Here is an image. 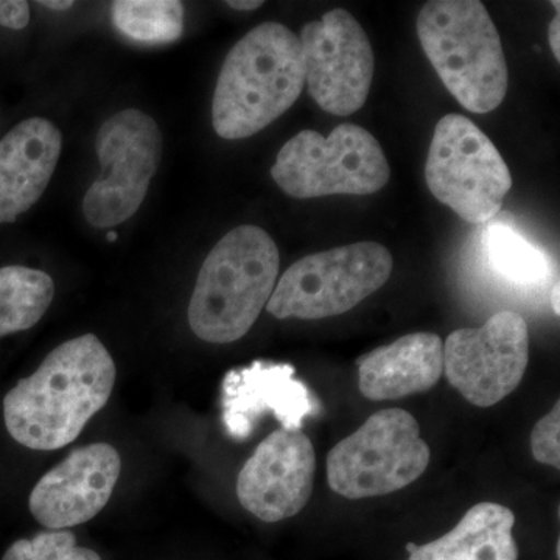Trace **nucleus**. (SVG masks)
<instances>
[{
  "instance_id": "nucleus-1",
  "label": "nucleus",
  "mask_w": 560,
  "mask_h": 560,
  "mask_svg": "<svg viewBox=\"0 0 560 560\" xmlns=\"http://www.w3.org/2000/svg\"><path fill=\"white\" fill-rule=\"evenodd\" d=\"M116 377V363L95 335L62 342L3 399L10 436L32 451L66 447L108 404Z\"/></svg>"
},
{
  "instance_id": "nucleus-2",
  "label": "nucleus",
  "mask_w": 560,
  "mask_h": 560,
  "mask_svg": "<svg viewBox=\"0 0 560 560\" xmlns=\"http://www.w3.org/2000/svg\"><path fill=\"white\" fill-rule=\"evenodd\" d=\"M300 36L279 22H264L228 54L212 102L213 130L246 139L285 114L304 91Z\"/></svg>"
},
{
  "instance_id": "nucleus-3",
  "label": "nucleus",
  "mask_w": 560,
  "mask_h": 560,
  "mask_svg": "<svg viewBox=\"0 0 560 560\" xmlns=\"http://www.w3.org/2000/svg\"><path fill=\"white\" fill-rule=\"evenodd\" d=\"M279 249L267 231L238 226L206 257L189 302L190 329L202 341L241 340L278 283Z\"/></svg>"
},
{
  "instance_id": "nucleus-4",
  "label": "nucleus",
  "mask_w": 560,
  "mask_h": 560,
  "mask_svg": "<svg viewBox=\"0 0 560 560\" xmlns=\"http://www.w3.org/2000/svg\"><path fill=\"white\" fill-rule=\"evenodd\" d=\"M420 46L453 97L488 114L508 92V65L488 10L478 0H431L419 11Z\"/></svg>"
},
{
  "instance_id": "nucleus-5",
  "label": "nucleus",
  "mask_w": 560,
  "mask_h": 560,
  "mask_svg": "<svg viewBox=\"0 0 560 560\" xmlns=\"http://www.w3.org/2000/svg\"><path fill=\"white\" fill-rule=\"evenodd\" d=\"M271 176L290 197L308 200L375 194L388 184L390 168L370 131L342 124L329 138L312 130L294 136L279 151Z\"/></svg>"
},
{
  "instance_id": "nucleus-6",
  "label": "nucleus",
  "mask_w": 560,
  "mask_h": 560,
  "mask_svg": "<svg viewBox=\"0 0 560 560\" xmlns=\"http://www.w3.org/2000/svg\"><path fill=\"white\" fill-rule=\"evenodd\" d=\"M388 248L352 243L291 265L276 283L267 311L278 319H324L352 311L381 290L393 272Z\"/></svg>"
},
{
  "instance_id": "nucleus-7",
  "label": "nucleus",
  "mask_w": 560,
  "mask_h": 560,
  "mask_svg": "<svg viewBox=\"0 0 560 560\" xmlns=\"http://www.w3.org/2000/svg\"><path fill=\"white\" fill-rule=\"evenodd\" d=\"M430 448L418 420L400 408L375 412L355 433L331 448L327 480L349 500L388 495L427 470Z\"/></svg>"
},
{
  "instance_id": "nucleus-8",
  "label": "nucleus",
  "mask_w": 560,
  "mask_h": 560,
  "mask_svg": "<svg viewBox=\"0 0 560 560\" xmlns=\"http://www.w3.org/2000/svg\"><path fill=\"white\" fill-rule=\"evenodd\" d=\"M425 178L438 201L474 224L495 219L512 187L510 168L492 140L459 114L438 121Z\"/></svg>"
},
{
  "instance_id": "nucleus-9",
  "label": "nucleus",
  "mask_w": 560,
  "mask_h": 560,
  "mask_svg": "<svg viewBox=\"0 0 560 560\" xmlns=\"http://www.w3.org/2000/svg\"><path fill=\"white\" fill-rule=\"evenodd\" d=\"M102 175L84 195L88 223L109 230L131 219L145 200L162 158L156 120L142 110H120L102 125L95 138Z\"/></svg>"
},
{
  "instance_id": "nucleus-10",
  "label": "nucleus",
  "mask_w": 560,
  "mask_h": 560,
  "mask_svg": "<svg viewBox=\"0 0 560 560\" xmlns=\"http://www.w3.org/2000/svg\"><path fill=\"white\" fill-rule=\"evenodd\" d=\"M528 361V324L515 312L497 313L478 329L453 331L444 342L447 381L475 407H492L510 396Z\"/></svg>"
},
{
  "instance_id": "nucleus-11",
  "label": "nucleus",
  "mask_w": 560,
  "mask_h": 560,
  "mask_svg": "<svg viewBox=\"0 0 560 560\" xmlns=\"http://www.w3.org/2000/svg\"><path fill=\"white\" fill-rule=\"evenodd\" d=\"M300 40L313 101L334 116L361 109L370 95L375 57L360 22L335 9L305 24Z\"/></svg>"
},
{
  "instance_id": "nucleus-12",
  "label": "nucleus",
  "mask_w": 560,
  "mask_h": 560,
  "mask_svg": "<svg viewBox=\"0 0 560 560\" xmlns=\"http://www.w3.org/2000/svg\"><path fill=\"white\" fill-rule=\"evenodd\" d=\"M315 471L312 441L302 431H275L238 474V500L260 521H285L307 506Z\"/></svg>"
},
{
  "instance_id": "nucleus-13",
  "label": "nucleus",
  "mask_w": 560,
  "mask_h": 560,
  "mask_svg": "<svg viewBox=\"0 0 560 560\" xmlns=\"http://www.w3.org/2000/svg\"><path fill=\"white\" fill-rule=\"evenodd\" d=\"M120 470L113 445L97 442L77 448L36 482L28 500L33 517L51 530L90 522L108 504Z\"/></svg>"
},
{
  "instance_id": "nucleus-14",
  "label": "nucleus",
  "mask_w": 560,
  "mask_h": 560,
  "mask_svg": "<svg viewBox=\"0 0 560 560\" xmlns=\"http://www.w3.org/2000/svg\"><path fill=\"white\" fill-rule=\"evenodd\" d=\"M291 364L254 361L228 372L221 385V407L228 434L248 440L264 415L271 412L283 430L301 431L305 419L316 415L315 397L298 378Z\"/></svg>"
},
{
  "instance_id": "nucleus-15",
  "label": "nucleus",
  "mask_w": 560,
  "mask_h": 560,
  "mask_svg": "<svg viewBox=\"0 0 560 560\" xmlns=\"http://www.w3.org/2000/svg\"><path fill=\"white\" fill-rule=\"evenodd\" d=\"M61 149V131L43 117L22 120L0 140V224L13 223L38 202Z\"/></svg>"
},
{
  "instance_id": "nucleus-16",
  "label": "nucleus",
  "mask_w": 560,
  "mask_h": 560,
  "mask_svg": "<svg viewBox=\"0 0 560 560\" xmlns=\"http://www.w3.org/2000/svg\"><path fill=\"white\" fill-rule=\"evenodd\" d=\"M444 372L440 335L419 331L372 350L359 360V386L366 399L396 400L425 393Z\"/></svg>"
},
{
  "instance_id": "nucleus-17",
  "label": "nucleus",
  "mask_w": 560,
  "mask_h": 560,
  "mask_svg": "<svg viewBox=\"0 0 560 560\" xmlns=\"http://www.w3.org/2000/svg\"><path fill=\"white\" fill-rule=\"evenodd\" d=\"M514 525L510 508L475 504L451 533L416 547L408 560H517Z\"/></svg>"
},
{
  "instance_id": "nucleus-18",
  "label": "nucleus",
  "mask_w": 560,
  "mask_h": 560,
  "mask_svg": "<svg viewBox=\"0 0 560 560\" xmlns=\"http://www.w3.org/2000/svg\"><path fill=\"white\" fill-rule=\"evenodd\" d=\"M54 296V279L47 272L27 267L0 268V337L36 326Z\"/></svg>"
},
{
  "instance_id": "nucleus-19",
  "label": "nucleus",
  "mask_w": 560,
  "mask_h": 560,
  "mask_svg": "<svg viewBox=\"0 0 560 560\" xmlns=\"http://www.w3.org/2000/svg\"><path fill=\"white\" fill-rule=\"evenodd\" d=\"M489 264L501 278L518 285H536L548 276V260L508 221L490 223L485 234Z\"/></svg>"
},
{
  "instance_id": "nucleus-20",
  "label": "nucleus",
  "mask_w": 560,
  "mask_h": 560,
  "mask_svg": "<svg viewBox=\"0 0 560 560\" xmlns=\"http://www.w3.org/2000/svg\"><path fill=\"white\" fill-rule=\"evenodd\" d=\"M113 22L138 43H173L183 33L184 7L176 0H120L113 3Z\"/></svg>"
},
{
  "instance_id": "nucleus-21",
  "label": "nucleus",
  "mask_w": 560,
  "mask_h": 560,
  "mask_svg": "<svg viewBox=\"0 0 560 560\" xmlns=\"http://www.w3.org/2000/svg\"><path fill=\"white\" fill-rule=\"evenodd\" d=\"M2 560H102L98 552L79 547L70 530H46L33 539L14 541Z\"/></svg>"
},
{
  "instance_id": "nucleus-22",
  "label": "nucleus",
  "mask_w": 560,
  "mask_h": 560,
  "mask_svg": "<svg viewBox=\"0 0 560 560\" xmlns=\"http://www.w3.org/2000/svg\"><path fill=\"white\" fill-rule=\"evenodd\" d=\"M560 407L558 404L534 427L530 434V451L534 458L547 466L560 467Z\"/></svg>"
},
{
  "instance_id": "nucleus-23",
  "label": "nucleus",
  "mask_w": 560,
  "mask_h": 560,
  "mask_svg": "<svg viewBox=\"0 0 560 560\" xmlns=\"http://www.w3.org/2000/svg\"><path fill=\"white\" fill-rule=\"evenodd\" d=\"M31 22V7L24 0H0V25L22 31Z\"/></svg>"
},
{
  "instance_id": "nucleus-24",
  "label": "nucleus",
  "mask_w": 560,
  "mask_h": 560,
  "mask_svg": "<svg viewBox=\"0 0 560 560\" xmlns=\"http://www.w3.org/2000/svg\"><path fill=\"white\" fill-rule=\"evenodd\" d=\"M560 20L559 16H556L555 20L551 21L550 32H548V38H550V46L552 54H555L556 60H560Z\"/></svg>"
},
{
  "instance_id": "nucleus-25",
  "label": "nucleus",
  "mask_w": 560,
  "mask_h": 560,
  "mask_svg": "<svg viewBox=\"0 0 560 560\" xmlns=\"http://www.w3.org/2000/svg\"><path fill=\"white\" fill-rule=\"evenodd\" d=\"M264 5V2H254V0H230L228 2V7L231 9L238 11H253L259 9V7Z\"/></svg>"
},
{
  "instance_id": "nucleus-26",
  "label": "nucleus",
  "mask_w": 560,
  "mask_h": 560,
  "mask_svg": "<svg viewBox=\"0 0 560 560\" xmlns=\"http://www.w3.org/2000/svg\"><path fill=\"white\" fill-rule=\"evenodd\" d=\"M39 5L46 7V9L66 11L72 9L73 2H65V0H44L39 2Z\"/></svg>"
},
{
  "instance_id": "nucleus-27",
  "label": "nucleus",
  "mask_w": 560,
  "mask_h": 560,
  "mask_svg": "<svg viewBox=\"0 0 560 560\" xmlns=\"http://www.w3.org/2000/svg\"><path fill=\"white\" fill-rule=\"evenodd\" d=\"M551 305H552V311H555L556 315H559V313H560V308H559V282H556L555 289H552Z\"/></svg>"
},
{
  "instance_id": "nucleus-28",
  "label": "nucleus",
  "mask_w": 560,
  "mask_h": 560,
  "mask_svg": "<svg viewBox=\"0 0 560 560\" xmlns=\"http://www.w3.org/2000/svg\"><path fill=\"white\" fill-rule=\"evenodd\" d=\"M108 241H117V232H108Z\"/></svg>"
}]
</instances>
